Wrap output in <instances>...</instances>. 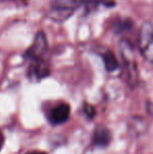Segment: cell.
Here are the masks:
<instances>
[{
	"label": "cell",
	"mask_w": 153,
	"mask_h": 154,
	"mask_svg": "<svg viewBox=\"0 0 153 154\" xmlns=\"http://www.w3.org/2000/svg\"><path fill=\"white\" fill-rule=\"evenodd\" d=\"M111 132L106 127H98L92 134V145L100 148L107 147L111 142Z\"/></svg>",
	"instance_id": "obj_5"
},
{
	"label": "cell",
	"mask_w": 153,
	"mask_h": 154,
	"mask_svg": "<svg viewBox=\"0 0 153 154\" xmlns=\"http://www.w3.org/2000/svg\"><path fill=\"white\" fill-rule=\"evenodd\" d=\"M87 1L88 0H53L49 15L54 20L63 21Z\"/></svg>",
	"instance_id": "obj_2"
},
{
	"label": "cell",
	"mask_w": 153,
	"mask_h": 154,
	"mask_svg": "<svg viewBox=\"0 0 153 154\" xmlns=\"http://www.w3.org/2000/svg\"><path fill=\"white\" fill-rule=\"evenodd\" d=\"M103 61H104L105 68L107 71H115L118 68V62L116 60L115 54L110 51H107L103 55Z\"/></svg>",
	"instance_id": "obj_8"
},
{
	"label": "cell",
	"mask_w": 153,
	"mask_h": 154,
	"mask_svg": "<svg viewBox=\"0 0 153 154\" xmlns=\"http://www.w3.org/2000/svg\"><path fill=\"white\" fill-rule=\"evenodd\" d=\"M146 109H147L148 114H150L153 118V102H148L147 106H146Z\"/></svg>",
	"instance_id": "obj_11"
},
{
	"label": "cell",
	"mask_w": 153,
	"mask_h": 154,
	"mask_svg": "<svg viewBox=\"0 0 153 154\" xmlns=\"http://www.w3.org/2000/svg\"><path fill=\"white\" fill-rule=\"evenodd\" d=\"M2 146H3V138H2L1 136H0V150H1Z\"/></svg>",
	"instance_id": "obj_13"
},
{
	"label": "cell",
	"mask_w": 153,
	"mask_h": 154,
	"mask_svg": "<svg viewBox=\"0 0 153 154\" xmlns=\"http://www.w3.org/2000/svg\"><path fill=\"white\" fill-rule=\"evenodd\" d=\"M70 116V107L68 104H60V105L54 107L49 111L48 121L54 125H60L65 123L69 119Z\"/></svg>",
	"instance_id": "obj_4"
},
{
	"label": "cell",
	"mask_w": 153,
	"mask_h": 154,
	"mask_svg": "<svg viewBox=\"0 0 153 154\" xmlns=\"http://www.w3.org/2000/svg\"><path fill=\"white\" fill-rule=\"evenodd\" d=\"M118 49L124 65L127 82L131 87H134L139 82V69L133 46L128 40L123 39L118 43Z\"/></svg>",
	"instance_id": "obj_1"
},
{
	"label": "cell",
	"mask_w": 153,
	"mask_h": 154,
	"mask_svg": "<svg viewBox=\"0 0 153 154\" xmlns=\"http://www.w3.org/2000/svg\"><path fill=\"white\" fill-rule=\"evenodd\" d=\"M48 73H49V69L47 67V65L43 62V60L33 62V64L31 66V75L33 78L42 79V78L48 75Z\"/></svg>",
	"instance_id": "obj_7"
},
{
	"label": "cell",
	"mask_w": 153,
	"mask_h": 154,
	"mask_svg": "<svg viewBox=\"0 0 153 154\" xmlns=\"http://www.w3.org/2000/svg\"><path fill=\"white\" fill-rule=\"evenodd\" d=\"M153 38V24L149 21L144 22L139 32V48L146 45Z\"/></svg>",
	"instance_id": "obj_6"
},
{
	"label": "cell",
	"mask_w": 153,
	"mask_h": 154,
	"mask_svg": "<svg viewBox=\"0 0 153 154\" xmlns=\"http://www.w3.org/2000/svg\"><path fill=\"white\" fill-rule=\"evenodd\" d=\"M141 54L143 55L144 59L147 60L148 62L153 63V38L146 45L139 48Z\"/></svg>",
	"instance_id": "obj_9"
},
{
	"label": "cell",
	"mask_w": 153,
	"mask_h": 154,
	"mask_svg": "<svg viewBox=\"0 0 153 154\" xmlns=\"http://www.w3.org/2000/svg\"><path fill=\"white\" fill-rule=\"evenodd\" d=\"M83 111H84V113H85L86 116H87L89 119H92V118L94 116V114H96V111H94V108L92 107L91 105H87V104H85V105H84Z\"/></svg>",
	"instance_id": "obj_10"
},
{
	"label": "cell",
	"mask_w": 153,
	"mask_h": 154,
	"mask_svg": "<svg viewBox=\"0 0 153 154\" xmlns=\"http://www.w3.org/2000/svg\"><path fill=\"white\" fill-rule=\"evenodd\" d=\"M47 47H48V44H47L46 36H45L44 32L40 31L36 34L33 44L27 49L25 56H26L29 59H31L33 62L41 61L43 56H44V54L46 53Z\"/></svg>",
	"instance_id": "obj_3"
},
{
	"label": "cell",
	"mask_w": 153,
	"mask_h": 154,
	"mask_svg": "<svg viewBox=\"0 0 153 154\" xmlns=\"http://www.w3.org/2000/svg\"><path fill=\"white\" fill-rule=\"evenodd\" d=\"M26 154H46V153H44V152H39V151H34V152H29V153H26Z\"/></svg>",
	"instance_id": "obj_12"
}]
</instances>
